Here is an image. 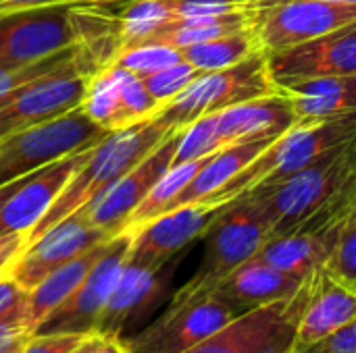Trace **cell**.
Returning <instances> with one entry per match:
<instances>
[{"label": "cell", "instance_id": "83f0119b", "mask_svg": "<svg viewBox=\"0 0 356 353\" xmlns=\"http://www.w3.org/2000/svg\"><path fill=\"white\" fill-rule=\"evenodd\" d=\"M209 160L207 158H200V160H192V162H184V164H175L171 166L156 183L154 187L148 191V196L142 200V204L134 210V214L129 216L127 221V227L125 231L127 233H134L136 229H140L142 225L150 223L152 218L165 214L171 210V204L173 200L181 193V189L194 179V175L202 169V164Z\"/></svg>", "mask_w": 356, "mask_h": 353}, {"label": "cell", "instance_id": "4fadbf2b", "mask_svg": "<svg viewBox=\"0 0 356 353\" xmlns=\"http://www.w3.org/2000/svg\"><path fill=\"white\" fill-rule=\"evenodd\" d=\"M129 246H131V233L123 231L115 235L106 243L102 256L98 258L90 275L81 281V285L38 325L33 335L94 331L96 320L123 273Z\"/></svg>", "mask_w": 356, "mask_h": 353}, {"label": "cell", "instance_id": "ab89813d", "mask_svg": "<svg viewBox=\"0 0 356 353\" xmlns=\"http://www.w3.org/2000/svg\"><path fill=\"white\" fill-rule=\"evenodd\" d=\"M31 333L17 320L0 322V353H21Z\"/></svg>", "mask_w": 356, "mask_h": 353}, {"label": "cell", "instance_id": "b9f144b4", "mask_svg": "<svg viewBox=\"0 0 356 353\" xmlns=\"http://www.w3.org/2000/svg\"><path fill=\"white\" fill-rule=\"evenodd\" d=\"M25 246H27V235L25 233L0 235V275L8 273V268L13 266V262L17 260V256L23 252Z\"/></svg>", "mask_w": 356, "mask_h": 353}, {"label": "cell", "instance_id": "e0dca14e", "mask_svg": "<svg viewBox=\"0 0 356 353\" xmlns=\"http://www.w3.org/2000/svg\"><path fill=\"white\" fill-rule=\"evenodd\" d=\"M223 204L196 202L169 210L131 233L127 262L161 268L184 252L192 241L200 239Z\"/></svg>", "mask_w": 356, "mask_h": 353}, {"label": "cell", "instance_id": "7c38bea8", "mask_svg": "<svg viewBox=\"0 0 356 353\" xmlns=\"http://www.w3.org/2000/svg\"><path fill=\"white\" fill-rule=\"evenodd\" d=\"M92 73L81 64L40 77L0 102V141L81 106Z\"/></svg>", "mask_w": 356, "mask_h": 353}, {"label": "cell", "instance_id": "cb8c5ba5", "mask_svg": "<svg viewBox=\"0 0 356 353\" xmlns=\"http://www.w3.org/2000/svg\"><path fill=\"white\" fill-rule=\"evenodd\" d=\"M338 233H313V231H292L265 241L254 258L261 262L292 275L296 279H307L315 268L323 266L334 250Z\"/></svg>", "mask_w": 356, "mask_h": 353}, {"label": "cell", "instance_id": "7402d4cb", "mask_svg": "<svg viewBox=\"0 0 356 353\" xmlns=\"http://www.w3.org/2000/svg\"><path fill=\"white\" fill-rule=\"evenodd\" d=\"M298 123L334 121L356 114V75L313 77L280 87Z\"/></svg>", "mask_w": 356, "mask_h": 353}, {"label": "cell", "instance_id": "8992f818", "mask_svg": "<svg viewBox=\"0 0 356 353\" xmlns=\"http://www.w3.org/2000/svg\"><path fill=\"white\" fill-rule=\"evenodd\" d=\"M111 131L96 125L83 106L19 131L0 141V187L69 154L98 146Z\"/></svg>", "mask_w": 356, "mask_h": 353}, {"label": "cell", "instance_id": "1f68e13d", "mask_svg": "<svg viewBox=\"0 0 356 353\" xmlns=\"http://www.w3.org/2000/svg\"><path fill=\"white\" fill-rule=\"evenodd\" d=\"M108 69H111L113 79H115V83H117V87L121 92L125 110L129 112L131 121L148 119L159 110L161 104L150 96V92L146 89L140 75H136V73H131L127 69H121L117 64H108Z\"/></svg>", "mask_w": 356, "mask_h": 353}, {"label": "cell", "instance_id": "ac0fdd59", "mask_svg": "<svg viewBox=\"0 0 356 353\" xmlns=\"http://www.w3.org/2000/svg\"><path fill=\"white\" fill-rule=\"evenodd\" d=\"M267 64L277 87L313 77L356 75V21L286 52L267 56Z\"/></svg>", "mask_w": 356, "mask_h": 353}, {"label": "cell", "instance_id": "d590c367", "mask_svg": "<svg viewBox=\"0 0 356 353\" xmlns=\"http://www.w3.org/2000/svg\"><path fill=\"white\" fill-rule=\"evenodd\" d=\"M27 302V291L17 285V281L8 275H0V322L2 320H17L21 322L23 310Z\"/></svg>", "mask_w": 356, "mask_h": 353}, {"label": "cell", "instance_id": "5bb4252c", "mask_svg": "<svg viewBox=\"0 0 356 353\" xmlns=\"http://www.w3.org/2000/svg\"><path fill=\"white\" fill-rule=\"evenodd\" d=\"M179 133L181 129L169 133L144 160H140L131 171H127L92 202L79 208L90 225L106 231L113 237L125 231L134 210L142 204L154 183L171 169L179 144Z\"/></svg>", "mask_w": 356, "mask_h": 353}, {"label": "cell", "instance_id": "ba28073f", "mask_svg": "<svg viewBox=\"0 0 356 353\" xmlns=\"http://www.w3.org/2000/svg\"><path fill=\"white\" fill-rule=\"evenodd\" d=\"M356 21V4L323 0H254L252 33L265 56L317 40Z\"/></svg>", "mask_w": 356, "mask_h": 353}, {"label": "cell", "instance_id": "60d3db41", "mask_svg": "<svg viewBox=\"0 0 356 353\" xmlns=\"http://www.w3.org/2000/svg\"><path fill=\"white\" fill-rule=\"evenodd\" d=\"M113 0H0V15L29 10V8H42V6H88V4H104Z\"/></svg>", "mask_w": 356, "mask_h": 353}, {"label": "cell", "instance_id": "8d00e7d4", "mask_svg": "<svg viewBox=\"0 0 356 353\" xmlns=\"http://www.w3.org/2000/svg\"><path fill=\"white\" fill-rule=\"evenodd\" d=\"M294 353H356V318L330 337Z\"/></svg>", "mask_w": 356, "mask_h": 353}, {"label": "cell", "instance_id": "277c9868", "mask_svg": "<svg viewBox=\"0 0 356 353\" xmlns=\"http://www.w3.org/2000/svg\"><path fill=\"white\" fill-rule=\"evenodd\" d=\"M202 237V262L175 295L211 293L223 277L259 254L265 241L271 239V225L250 196H240L217 212Z\"/></svg>", "mask_w": 356, "mask_h": 353}, {"label": "cell", "instance_id": "d6986e66", "mask_svg": "<svg viewBox=\"0 0 356 353\" xmlns=\"http://www.w3.org/2000/svg\"><path fill=\"white\" fill-rule=\"evenodd\" d=\"M90 152L92 148L69 154L23 177L17 191L8 198V202L0 210V235H8V233L29 235V231L42 221L48 208L56 202V198L71 181V177L77 173V169L86 162Z\"/></svg>", "mask_w": 356, "mask_h": 353}, {"label": "cell", "instance_id": "836d02e7", "mask_svg": "<svg viewBox=\"0 0 356 353\" xmlns=\"http://www.w3.org/2000/svg\"><path fill=\"white\" fill-rule=\"evenodd\" d=\"M325 268L336 279L356 289V214L340 227Z\"/></svg>", "mask_w": 356, "mask_h": 353}, {"label": "cell", "instance_id": "ee69618b", "mask_svg": "<svg viewBox=\"0 0 356 353\" xmlns=\"http://www.w3.org/2000/svg\"><path fill=\"white\" fill-rule=\"evenodd\" d=\"M21 181H23V179H17V181H10V183H6V185L0 187V210H2V206L8 202V198L17 191V187L21 185Z\"/></svg>", "mask_w": 356, "mask_h": 353}, {"label": "cell", "instance_id": "d6a6232c", "mask_svg": "<svg viewBox=\"0 0 356 353\" xmlns=\"http://www.w3.org/2000/svg\"><path fill=\"white\" fill-rule=\"evenodd\" d=\"M200 75H202V71H198L196 67H192L186 60H179L167 69L144 75L142 81H144L146 89L150 92V96L163 106L165 102L173 100L179 92H184Z\"/></svg>", "mask_w": 356, "mask_h": 353}, {"label": "cell", "instance_id": "9a60e30c", "mask_svg": "<svg viewBox=\"0 0 356 353\" xmlns=\"http://www.w3.org/2000/svg\"><path fill=\"white\" fill-rule=\"evenodd\" d=\"M173 260L161 268L125 262L94 331L119 335L123 339L131 337V331L142 327V322H146L165 304L175 268Z\"/></svg>", "mask_w": 356, "mask_h": 353}, {"label": "cell", "instance_id": "9c48e42d", "mask_svg": "<svg viewBox=\"0 0 356 353\" xmlns=\"http://www.w3.org/2000/svg\"><path fill=\"white\" fill-rule=\"evenodd\" d=\"M236 316L238 312L213 293L173 295L167 310L125 343L129 353H186Z\"/></svg>", "mask_w": 356, "mask_h": 353}, {"label": "cell", "instance_id": "44dd1931", "mask_svg": "<svg viewBox=\"0 0 356 353\" xmlns=\"http://www.w3.org/2000/svg\"><path fill=\"white\" fill-rule=\"evenodd\" d=\"M302 283V279L286 275L259 258H250L223 277L211 293L232 306L238 314H244L248 310L294 298Z\"/></svg>", "mask_w": 356, "mask_h": 353}, {"label": "cell", "instance_id": "52a82bcc", "mask_svg": "<svg viewBox=\"0 0 356 353\" xmlns=\"http://www.w3.org/2000/svg\"><path fill=\"white\" fill-rule=\"evenodd\" d=\"M342 146L330 150L307 169L250 196L271 225V237L298 231L309 223L342 187L344 173L340 162Z\"/></svg>", "mask_w": 356, "mask_h": 353}, {"label": "cell", "instance_id": "2e32d148", "mask_svg": "<svg viewBox=\"0 0 356 353\" xmlns=\"http://www.w3.org/2000/svg\"><path fill=\"white\" fill-rule=\"evenodd\" d=\"M108 239H113V235L90 225L86 214L77 210L40 235L35 241L27 243L8 268V275L19 287L31 291L52 270Z\"/></svg>", "mask_w": 356, "mask_h": 353}, {"label": "cell", "instance_id": "603a6c76", "mask_svg": "<svg viewBox=\"0 0 356 353\" xmlns=\"http://www.w3.org/2000/svg\"><path fill=\"white\" fill-rule=\"evenodd\" d=\"M280 137V135H277ZM275 137H261V139H248L232 144L215 154L209 156V160L202 164V169L194 175V179L181 189V193L173 200L171 210L188 204L202 202L217 193L221 187H225L242 169H246L261 152H265Z\"/></svg>", "mask_w": 356, "mask_h": 353}, {"label": "cell", "instance_id": "f1b7e54d", "mask_svg": "<svg viewBox=\"0 0 356 353\" xmlns=\"http://www.w3.org/2000/svg\"><path fill=\"white\" fill-rule=\"evenodd\" d=\"M81 106L88 112V117L106 131H117V129H123V127H129L136 123V121H131L129 112L125 110L121 92L117 87L108 67H104L92 75L90 87H88V94H86Z\"/></svg>", "mask_w": 356, "mask_h": 353}, {"label": "cell", "instance_id": "74e56055", "mask_svg": "<svg viewBox=\"0 0 356 353\" xmlns=\"http://www.w3.org/2000/svg\"><path fill=\"white\" fill-rule=\"evenodd\" d=\"M86 333L31 335L21 353H71Z\"/></svg>", "mask_w": 356, "mask_h": 353}, {"label": "cell", "instance_id": "f35d334b", "mask_svg": "<svg viewBox=\"0 0 356 353\" xmlns=\"http://www.w3.org/2000/svg\"><path fill=\"white\" fill-rule=\"evenodd\" d=\"M71 353H129L127 343L119 335L102 333V331H90L81 337V341L75 345Z\"/></svg>", "mask_w": 356, "mask_h": 353}, {"label": "cell", "instance_id": "3957f363", "mask_svg": "<svg viewBox=\"0 0 356 353\" xmlns=\"http://www.w3.org/2000/svg\"><path fill=\"white\" fill-rule=\"evenodd\" d=\"M296 123L298 119L282 92L229 106L181 129L171 166L207 158L238 141L277 137Z\"/></svg>", "mask_w": 356, "mask_h": 353}, {"label": "cell", "instance_id": "f6af8a7d", "mask_svg": "<svg viewBox=\"0 0 356 353\" xmlns=\"http://www.w3.org/2000/svg\"><path fill=\"white\" fill-rule=\"evenodd\" d=\"M323 2H336V4H356V0H323Z\"/></svg>", "mask_w": 356, "mask_h": 353}, {"label": "cell", "instance_id": "484cf974", "mask_svg": "<svg viewBox=\"0 0 356 353\" xmlns=\"http://www.w3.org/2000/svg\"><path fill=\"white\" fill-rule=\"evenodd\" d=\"M254 8V6H252ZM252 8L227 17L215 19H175L156 27L142 44H167L177 50H184L194 44L211 42L225 37L238 31H244L252 25Z\"/></svg>", "mask_w": 356, "mask_h": 353}, {"label": "cell", "instance_id": "7bdbcfd3", "mask_svg": "<svg viewBox=\"0 0 356 353\" xmlns=\"http://www.w3.org/2000/svg\"><path fill=\"white\" fill-rule=\"evenodd\" d=\"M340 162H342V173H344V183H342V187H344L356 179V131L350 139H346L342 144Z\"/></svg>", "mask_w": 356, "mask_h": 353}, {"label": "cell", "instance_id": "7a4b0ae2", "mask_svg": "<svg viewBox=\"0 0 356 353\" xmlns=\"http://www.w3.org/2000/svg\"><path fill=\"white\" fill-rule=\"evenodd\" d=\"M356 131V114L319 123H296L292 129L271 141L246 169H242L225 187L202 202L229 204L250 191L267 189L294 173L307 169L330 150L342 146Z\"/></svg>", "mask_w": 356, "mask_h": 353}, {"label": "cell", "instance_id": "ffe728a7", "mask_svg": "<svg viewBox=\"0 0 356 353\" xmlns=\"http://www.w3.org/2000/svg\"><path fill=\"white\" fill-rule=\"evenodd\" d=\"M356 318V289L336 279L325 264L305 279V302L296 327L294 352L305 350Z\"/></svg>", "mask_w": 356, "mask_h": 353}, {"label": "cell", "instance_id": "4dcf8cb0", "mask_svg": "<svg viewBox=\"0 0 356 353\" xmlns=\"http://www.w3.org/2000/svg\"><path fill=\"white\" fill-rule=\"evenodd\" d=\"M356 214V179L338 189V193L298 231L313 233H338L340 227Z\"/></svg>", "mask_w": 356, "mask_h": 353}, {"label": "cell", "instance_id": "f546056e", "mask_svg": "<svg viewBox=\"0 0 356 353\" xmlns=\"http://www.w3.org/2000/svg\"><path fill=\"white\" fill-rule=\"evenodd\" d=\"M184 60L181 50L167 46V44H138L123 48L111 64H117L121 69H127L140 77L156 73L161 69H167L175 62Z\"/></svg>", "mask_w": 356, "mask_h": 353}, {"label": "cell", "instance_id": "6da1fadb", "mask_svg": "<svg viewBox=\"0 0 356 353\" xmlns=\"http://www.w3.org/2000/svg\"><path fill=\"white\" fill-rule=\"evenodd\" d=\"M169 133L173 131L163 127L154 117L111 131L98 146L92 148L90 156L65 185L56 202L29 231L27 243L35 241L56 223L92 202L98 193H102L108 185H113L127 171H131L140 160H144Z\"/></svg>", "mask_w": 356, "mask_h": 353}, {"label": "cell", "instance_id": "8fae6325", "mask_svg": "<svg viewBox=\"0 0 356 353\" xmlns=\"http://www.w3.org/2000/svg\"><path fill=\"white\" fill-rule=\"evenodd\" d=\"M79 42L77 6H42L0 15V67L42 60Z\"/></svg>", "mask_w": 356, "mask_h": 353}, {"label": "cell", "instance_id": "d4e9b609", "mask_svg": "<svg viewBox=\"0 0 356 353\" xmlns=\"http://www.w3.org/2000/svg\"><path fill=\"white\" fill-rule=\"evenodd\" d=\"M108 241H104V243L88 250L81 256L73 258L71 262L58 266L46 279H42L31 291H27V302H25V310H23L21 325L31 335L38 329V325L81 285V281L90 275V270L94 268V264L102 256V252H104V248H106Z\"/></svg>", "mask_w": 356, "mask_h": 353}, {"label": "cell", "instance_id": "4316f807", "mask_svg": "<svg viewBox=\"0 0 356 353\" xmlns=\"http://www.w3.org/2000/svg\"><path fill=\"white\" fill-rule=\"evenodd\" d=\"M259 52H261V48H259V42H257V37L252 33V25H250L244 31L188 46L181 50V58L202 73H213V71L232 69Z\"/></svg>", "mask_w": 356, "mask_h": 353}, {"label": "cell", "instance_id": "e575fe53", "mask_svg": "<svg viewBox=\"0 0 356 353\" xmlns=\"http://www.w3.org/2000/svg\"><path fill=\"white\" fill-rule=\"evenodd\" d=\"M175 19H215L250 10L254 0H167Z\"/></svg>", "mask_w": 356, "mask_h": 353}, {"label": "cell", "instance_id": "5b68a950", "mask_svg": "<svg viewBox=\"0 0 356 353\" xmlns=\"http://www.w3.org/2000/svg\"><path fill=\"white\" fill-rule=\"evenodd\" d=\"M277 92L280 87L269 75L267 56L259 52L232 69L202 73L173 100L159 106L152 117L169 131H179L207 114Z\"/></svg>", "mask_w": 356, "mask_h": 353}, {"label": "cell", "instance_id": "30bf717a", "mask_svg": "<svg viewBox=\"0 0 356 353\" xmlns=\"http://www.w3.org/2000/svg\"><path fill=\"white\" fill-rule=\"evenodd\" d=\"M302 302L305 283L294 298L238 314L186 353H294Z\"/></svg>", "mask_w": 356, "mask_h": 353}]
</instances>
